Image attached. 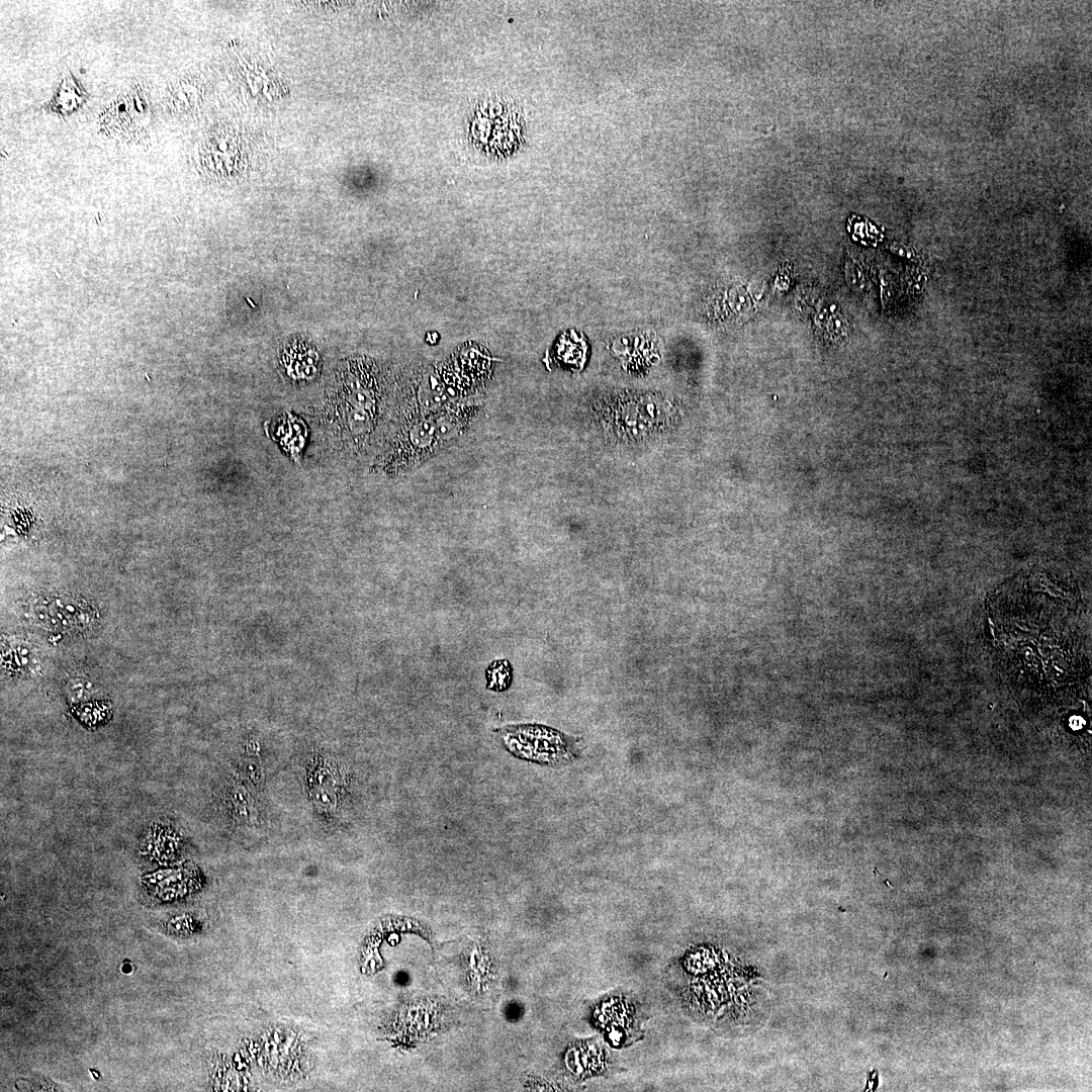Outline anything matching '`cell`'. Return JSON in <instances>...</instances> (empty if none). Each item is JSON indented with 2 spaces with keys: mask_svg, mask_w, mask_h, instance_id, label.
<instances>
[{
  "mask_svg": "<svg viewBox=\"0 0 1092 1092\" xmlns=\"http://www.w3.org/2000/svg\"><path fill=\"white\" fill-rule=\"evenodd\" d=\"M1042 573L1014 578L990 600V629L1005 663L1023 677L1063 680L1085 659L1081 611L1072 594Z\"/></svg>",
  "mask_w": 1092,
  "mask_h": 1092,
  "instance_id": "6da1fadb",
  "label": "cell"
},
{
  "mask_svg": "<svg viewBox=\"0 0 1092 1092\" xmlns=\"http://www.w3.org/2000/svg\"><path fill=\"white\" fill-rule=\"evenodd\" d=\"M390 401L372 362H347L335 375L313 421L331 451L354 460L377 450Z\"/></svg>",
  "mask_w": 1092,
  "mask_h": 1092,
  "instance_id": "7a4b0ae2",
  "label": "cell"
},
{
  "mask_svg": "<svg viewBox=\"0 0 1092 1092\" xmlns=\"http://www.w3.org/2000/svg\"><path fill=\"white\" fill-rule=\"evenodd\" d=\"M471 411L452 404L430 413L390 406L372 467L388 475L416 468L463 433Z\"/></svg>",
  "mask_w": 1092,
  "mask_h": 1092,
  "instance_id": "3957f363",
  "label": "cell"
},
{
  "mask_svg": "<svg viewBox=\"0 0 1092 1092\" xmlns=\"http://www.w3.org/2000/svg\"><path fill=\"white\" fill-rule=\"evenodd\" d=\"M504 743L514 755L544 764H559L574 757L568 740L560 732L543 726H508Z\"/></svg>",
  "mask_w": 1092,
  "mask_h": 1092,
  "instance_id": "277c9868",
  "label": "cell"
},
{
  "mask_svg": "<svg viewBox=\"0 0 1092 1092\" xmlns=\"http://www.w3.org/2000/svg\"><path fill=\"white\" fill-rule=\"evenodd\" d=\"M101 117V123L111 135L130 136L141 131L148 120L147 104L140 94L128 92L113 100Z\"/></svg>",
  "mask_w": 1092,
  "mask_h": 1092,
  "instance_id": "5b68a950",
  "label": "cell"
},
{
  "mask_svg": "<svg viewBox=\"0 0 1092 1092\" xmlns=\"http://www.w3.org/2000/svg\"><path fill=\"white\" fill-rule=\"evenodd\" d=\"M54 597L53 600L40 601L32 609V618L44 627L77 629L86 627L94 620L92 611H86L83 604L74 598Z\"/></svg>",
  "mask_w": 1092,
  "mask_h": 1092,
  "instance_id": "8992f818",
  "label": "cell"
},
{
  "mask_svg": "<svg viewBox=\"0 0 1092 1092\" xmlns=\"http://www.w3.org/2000/svg\"><path fill=\"white\" fill-rule=\"evenodd\" d=\"M486 678L489 689L493 691L506 690L512 680L510 662L506 660L493 662L487 669Z\"/></svg>",
  "mask_w": 1092,
  "mask_h": 1092,
  "instance_id": "52a82bcc",
  "label": "cell"
},
{
  "mask_svg": "<svg viewBox=\"0 0 1092 1092\" xmlns=\"http://www.w3.org/2000/svg\"><path fill=\"white\" fill-rule=\"evenodd\" d=\"M315 804L323 809H332L336 806V797L328 790L318 789L313 792Z\"/></svg>",
  "mask_w": 1092,
  "mask_h": 1092,
  "instance_id": "ba28073f",
  "label": "cell"
},
{
  "mask_svg": "<svg viewBox=\"0 0 1092 1092\" xmlns=\"http://www.w3.org/2000/svg\"><path fill=\"white\" fill-rule=\"evenodd\" d=\"M245 771L249 779L255 783H259L263 779V771L261 767L253 761H247L245 765Z\"/></svg>",
  "mask_w": 1092,
  "mask_h": 1092,
  "instance_id": "9c48e42d",
  "label": "cell"
},
{
  "mask_svg": "<svg viewBox=\"0 0 1092 1092\" xmlns=\"http://www.w3.org/2000/svg\"><path fill=\"white\" fill-rule=\"evenodd\" d=\"M235 814L241 820L247 821L250 818V810L246 804H235Z\"/></svg>",
  "mask_w": 1092,
  "mask_h": 1092,
  "instance_id": "30bf717a",
  "label": "cell"
},
{
  "mask_svg": "<svg viewBox=\"0 0 1092 1092\" xmlns=\"http://www.w3.org/2000/svg\"><path fill=\"white\" fill-rule=\"evenodd\" d=\"M232 799H233L235 804H246L247 805L248 804L247 802H249V797H247L246 793L244 791L240 790V789H236V790L233 791Z\"/></svg>",
  "mask_w": 1092,
  "mask_h": 1092,
  "instance_id": "8fae6325",
  "label": "cell"
}]
</instances>
